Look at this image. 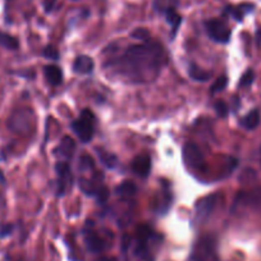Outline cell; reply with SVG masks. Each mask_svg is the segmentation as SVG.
Returning a JSON list of instances; mask_svg holds the SVG:
<instances>
[{
  "label": "cell",
  "instance_id": "3957f363",
  "mask_svg": "<svg viewBox=\"0 0 261 261\" xmlns=\"http://www.w3.org/2000/svg\"><path fill=\"white\" fill-rule=\"evenodd\" d=\"M95 123L96 122H95V115L92 114V111L85 109L80 118L72 123V129L76 136L80 138V141L86 144L92 140L93 132H95Z\"/></svg>",
  "mask_w": 261,
  "mask_h": 261
},
{
  "label": "cell",
  "instance_id": "e0dca14e",
  "mask_svg": "<svg viewBox=\"0 0 261 261\" xmlns=\"http://www.w3.org/2000/svg\"><path fill=\"white\" fill-rule=\"evenodd\" d=\"M259 123H260V113L258 110L250 111L249 114L243 118L242 122H241V124L246 129H249V131L255 129L259 126Z\"/></svg>",
  "mask_w": 261,
  "mask_h": 261
},
{
  "label": "cell",
  "instance_id": "44dd1931",
  "mask_svg": "<svg viewBox=\"0 0 261 261\" xmlns=\"http://www.w3.org/2000/svg\"><path fill=\"white\" fill-rule=\"evenodd\" d=\"M0 45L9 49V50H15L19 46V42L15 37L10 36L8 33L0 32Z\"/></svg>",
  "mask_w": 261,
  "mask_h": 261
},
{
  "label": "cell",
  "instance_id": "ac0fdd59",
  "mask_svg": "<svg viewBox=\"0 0 261 261\" xmlns=\"http://www.w3.org/2000/svg\"><path fill=\"white\" fill-rule=\"evenodd\" d=\"M164 15L165 18H167V21H168V23L171 24L172 30H173V35H175L178 27H179L180 23H182V17L178 14L175 9H171L168 10V12H165Z\"/></svg>",
  "mask_w": 261,
  "mask_h": 261
},
{
  "label": "cell",
  "instance_id": "4fadbf2b",
  "mask_svg": "<svg viewBox=\"0 0 261 261\" xmlns=\"http://www.w3.org/2000/svg\"><path fill=\"white\" fill-rule=\"evenodd\" d=\"M76 150V144L72 138L66 136L63 137V140L60 141L59 147L57 149L58 154H59L60 158H64V159H71L75 154Z\"/></svg>",
  "mask_w": 261,
  "mask_h": 261
},
{
  "label": "cell",
  "instance_id": "7402d4cb",
  "mask_svg": "<svg viewBox=\"0 0 261 261\" xmlns=\"http://www.w3.org/2000/svg\"><path fill=\"white\" fill-rule=\"evenodd\" d=\"M95 163H93L92 158L90 155H82L80 158V163H78V169L81 171H88V169H93Z\"/></svg>",
  "mask_w": 261,
  "mask_h": 261
},
{
  "label": "cell",
  "instance_id": "4316f807",
  "mask_svg": "<svg viewBox=\"0 0 261 261\" xmlns=\"http://www.w3.org/2000/svg\"><path fill=\"white\" fill-rule=\"evenodd\" d=\"M214 106H215V110L219 117H227V115H228L229 109H228V105H227L224 101H216Z\"/></svg>",
  "mask_w": 261,
  "mask_h": 261
},
{
  "label": "cell",
  "instance_id": "5b68a950",
  "mask_svg": "<svg viewBox=\"0 0 261 261\" xmlns=\"http://www.w3.org/2000/svg\"><path fill=\"white\" fill-rule=\"evenodd\" d=\"M219 195H209L206 197L201 198L196 204L195 207V218L198 222H205L207 218H210L213 211L215 210L218 201H219Z\"/></svg>",
  "mask_w": 261,
  "mask_h": 261
},
{
  "label": "cell",
  "instance_id": "ffe728a7",
  "mask_svg": "<svg viewBox=\"0 0 261 261\" xmlns=\"http://www.w3.org/2000/svg\"><path fill=\"white\" fill-rule=\"evenodd\" d=\"M97 155L100 158V162L104 165H106L108 168H115L118 164L117 156L113 155V154L108 153L105 150H97Z\"/></svg>",
  "mask_w": 261,
  "mask_h": 261
},
{
  "label": "cell",
  "instance_id": "d6986e66",
  "mask_svg": "<svg viewBox=\"0 0 261 261\" xmlns=\"http://www.w3.org/2000/svg\"><path fill=\"white\" fill-rule=\"evenodd\" d=\"M178 0H155L154 1V8L160 13L168 12L171 9H175L178 6Z\"/></svg>",
  "mask_w": 261,
  "mask_h": 261
},
{
  "label": "cell",
  "instance_id": "5bb4252c",
  "mask_svg": "<svg viewBox=\"0 0 261 261\" xmlns=\"http://www.w3.org/2000/svg\"><path fill=\"white\" fill-rule=\"evenodd\" d=\"M115 192L119 196L120 198H124V200H128V198H132L133 196L137 192V187L133 182L131 180H124L123 183L119 184V186L115 188Z\"/></svg>",
  "mask_w": 261,
  "mask_h": 261
},
{
  "label": "cell",
  "instance_id": "d4e9b609",
  "mask_svg": "<svg viewBox=\"0 0 261 261\" xmlns=\"http://www.w3.org/2000/svg\"><path fill=\"white\" fill-rule=\"evenodd\" d=\"M227 84H228V80H227V77H219L218 80H216L215 84L211 86V92L213 93L220 92V91H223L225 87H227Z\"/></svg>",
  "mask_w": 261,
  "mask_h": 261
},
{
  "label": "cell",
  "instance_id": "52a82bcc",
  "mask_svg": "<svg viewBox=\"0 0 261 261\" xmlns=\"http://www.w3.org/2000/svg\"><path fill=\"white\" fill-rule=\"evenodd\" d=\"M214 242L210 238H202L195 246L189 261H206L207 258L213 255Z\"/></svg>",
  "mask_w": 261,
  "mask_h": 261
},
{
  "label": "cell",
  "instance_id": "9a60e30c",
  "mask_svg": "<svg viewBox=\"0 0 261 261\" xmlns=\"http://www.w3.org/2000/svg\"><path fill=\"white\" fill-rule=\"evenodd\" d=\"M254 8H255V6L252 5V4H241V5L237 6H227L225 12L229 13L236 21H242L243 17H245L247 13L251 12Z\"/></svg>",
  "mask_w": 261,
  "mask_h": 261
},
{
  "label": "cell",
  "instance_id": "9c48e42d",
  "mask_svg": "<svg viewBox=\"0 0 261 261\" xmlns=\"http://www.w3.org/2000/svg\"><path fill=\"white\" fill-rule=\"evenodd\" d=\"M132 171L137 174L138 177H147L151 171V159L146 154L136 156L132 162Z\"/></svg>",
  "mask_w": 261,
  "mask_h": 261
},
{
  "label": "cell",
  "instance_id": "83f0119b",
  "mask_svg": "<svg viewBox=\"0 0 261 261\" xmlns=\"http://www.w3.org/2000/svg\"><path fill=\"white\" fill-rule=\"evenodd\" d=\"M44 55L51 60H57L59 58V53H58V50L54 46H46L45 50H44Z\"/></svg>",
  "mask_w": 261,
  "mask_h": 261
},
{
  "label": "cell",
  "instance_id": "7a4b0ae2",
  "mask_svg": "<svg viewBox=\"0 0 261 261\" xmlns=\"http://www.w3.org/2000/svg\"><path fill=\"white\" fill-rule=\"evenodd\" d=\"M35 126V115L28 108L17 109L12 113L8 120V127L17 135H28Z\"/></svg>",
  "mask_w": 261,
  "mask_h": 261
},
{
  "label": "cell",
  "instance_id": "2e32d148",
  "mask_svg": "<svg viewBox=\"0 0 261 261\" xmlns=\"http://www.w3.org/2000/svg\"><path fill=\"white\" fill-rule=\"evenodd\" d=\"M188 75H189V77L192 78V80H195V81H198V82L209 81L211 77L210 73L206 72V71H204V69H201L200 67L195 66V64H191V66H189Z\"/></svg>",
  "mask_w": 261,
  "mask_h": 261
},
{
  "label": "cell",
  "instance_id": "6da1fadb",
  "mask_svg": "<svg viewBox=\"0 0 261 261\" xmlns=\"http://www.w3.org/2000/svg\"><path fill=\"white\" fill-rule=\"evenodd\" d=\"M165 63L164 49L160 44L146 41L129 46L117 60V68L132 82L153 81Z\"/></svg>",
  "mask_w": 261,
  "mask_h": 261
},
{
  "label": "cell",
  "instance_id": "f546056e",
  "mask_svg": "<svg viewBox=\"0 0 261 261\" xmlns=\"http://www.w3.org/2000/svg\"><path fill=\"white\" fill-rule=\"evenodd\" d=\"M57 0H44V8H45L46 13H50L51 10L54 9Z\"/></svg>",
  "mask_w": 261,
  "mask_h": 261
},
{
  "label": "cell",
  "instance_id": "ba28073f",
  "mask_svg": "<svg viewBox=\"0 0 261 261\" xmlns=\"http://www.w3.org/2000/svg\"><path fill=\"white\" fill-rule=\"evenodd\" d=\"M55 169H57L58 184H59L58 191L60 192V195H63L67 187L71 186V183H72V172H71L69 165L63 162L58 163V164L55 165Z\"/></svg>",
  "mask_w": 261,
  "mask_h": 261
},
{
  "label": "cell",
  "instance_id": "30bf717a",
  "mask_svg": "<svg viewBox=\"0 0 261 261\" xmlns=\"http://www.w3.org/2000/svg\"><path fill=\"white\" fill-rule=\"evenodd\" d=\"M85 245H86L87 250L92 254H100L105 250V241L92 231L86 232V234H85Z\"/></svg>",
  "mask_w": 261,
  "mask_h": 261
},
{
  "label": "cell",
  "instance_id": "4dcf8cb0",
  "mask_svg": "<svg viewBox=\"0 0 261 261\" xmlns=\"http://www.w3.org/2000/svg\"><path fill=\"white\" fill-rule=\"evenodd\" d=\"M97 261H118V260L115 258H101Z\"/></svg>",
  "mask_w": 261,
  "mask_h": 261
},
{
  "label": "cell",
  "instance_id": "f1b7e54d",
  "mask_svg": "<svg viewBox=\"0 0 261 261\" xmlns=\"http://www.w3.org/2000/svg\"><path fill=\"white\" fill-rule=\"evenodd\" d=\"M13 231V225L10 224H0V237L9 236Z\"/></svg>",
  "mask_w": 261,
  "mask_h": 261
},
{
  "label": "cell",
  "instance_id": "7c38bea8",
  "mask_svg": "<svg viewBox=\"0 0 261 261\" xmlns=\"http://www.w3.org/2000/svg\"><path fill=\"white\" fill-rule=\"evenodd\" d=\"M44 75H45L48 84L51 86H59L63 81V72L57 66H46L44 68Z\"/></svg>",
  "mask_w": 261,
  "mask_h": 261
},
{
  "label": "cell",
  "instance_id": "cb8c5ba5",
  "mask_svg": "<svg viewBox=\"0 0 261 261\" xmlns=\"http://www.w3.org/2000/svg\"><path fill=\"white\" fill-rule=\"evenodd\" d=\"M93 196L97 198L99 202H105L109 197V189L105 186H99L96 191H95V193H93Z\"/></svg>",
  "mask_w": 261,
  "mask_h": 261
},
{
  "label": "cell",
  "instance_id": "1f68e13d",
  "mask_svg": "<svg viewBox=\"0 0 261 261\" xmlns=\"http://www.w3.org/2000/svg\"><path fill=\"white\" fill-rule=\"evenodd\" d=\"M259 39H260V41H261V32L259 33Z\"/></svg>",
  "mask_w": 261,
  "mask_h": 261
},
{
  "label": "cell",
  "instance_id": "8992f818",
  "mask_svg": "<svg viewBox=\"0 0 261 261\" xmlns=\"http://www.w3.org/2000/svg\"><path fill=\"white\" fill-rule=\"evenodd\" d=\"M183 160L187 167L189 168H200L204 163V155H202L200 147L193 142H187L183 146Z\"/></svg>",
  "mask_w": 261,
  "mask_h": 261
},
{
  "label": "cell",
  "instance_id": "277c9868",
  "mask_svg": "<svg viewBox=\"0 0 261 261\" xmlns=\"http://www.w3.org/2000/svg\"><path fill=\"white\" fill-rule=\"evenodd\" d=\"M205 28H206L207 35L215 42L227 44L231 39V30L222 19H209L205 23Z\"/></svg>",
  "mask_w": 261,
  "mask_h": 261
},
{
  "label": "cell",
  "instance_id": "484cf974",
  "mask_svg": "<svg viewBox=\"0 0 261 261\" xmlns=\"http://www.w3.org/2000/svg\"><path fill=\"white\" fill-rule=\"evenodd\" d=\"M254 78H255V75H254V72H252V71H247V72L242 76V78H241L240 86L241 87H249L250 85L254 82Z\"/></svg>",
  "mask_w": 261,
  "mask_h": 261
},
{
  "label": "cell",
  "instance_id": "8fae6325",
  "mask_svg": "<svg viewBox=\"0 0 261 261\" xmlns=\"http://www.w3.org/2000/svg\"><path fill=\"white\" fill-rule=\"evenodd\" d=\"M93 63L92 58L87 57V55H80V57L76 58L75 63H73V71L78 75H90L92 73Z\"/></svg>",
  "mask_w": 261,
  "mask_h": 261
},
{
  "label": "cell",
  "instance_id": "603a6c76",
  "mask_svg": "<svg viewBox=\"0 0 261 261\" xmlns=\"http://www.w3.org/2000/svg\"><path fill=\"white\" fill-rule=\"evenodd\" d=\"M132 37L133 39L141 40L142 42L150 41V33H149L146 28H136L132 32Z\"/></svg>",
  "mask_w": 261,
  "mask_h": 261
}]
</instances>
